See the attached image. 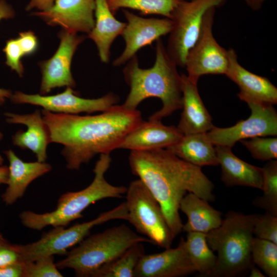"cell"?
Here are the masks:
<instances>
[{"mask_svg":"<svg viewBox=\"0 0 277 277\" xmlns=\"http://www.w3.org/2000/svg\"><path fill=\"white\" fill-rule=\"evenodd\" d=\"M50 143L62 144L70 170H78L97 154H110L143 121L141 112L115 105L96 115H79L42 110Z\"/></svg>","mask_w":277,"mask_h":277,"instance_id":"cell-1","label":"cell"},{"mask_svg":"<svg viewBox=\"0 0 277 277\" xmlns=\"http://www.w3.org/2000/svg\"><path fill=\"white\" fill-rule=\"evenodd\" d=\"M129 164L160 205L174 238L182 231L180 204L187 192L208 202L214 200V185L201 167L166 149L131 151Z\"/></svg>","mask_w":277,"mask_h":277,"instance_id":"cell-2","label":"cell"},{"mask_svg":"<svg viewBox=\"0 0 277 277\" xmlns=\"http://www.w3.org/2000/svg\"><path fill=\"white\" fill-rule=\"evenodd\" d=\"M126 64L123 73L130 90L122 104L125 108L136 110L146 98H160L162 103L161 108L148 118L156 120H161L182 109V76L177 66L168 56L161 38L156 41L155 59L151 67H140L136 54Z\"/></svg>","mask_w":277,"mask_h":277,"instance_id":"cell-3","label":"cell"},{"mask_svg":"<svg viewBox=\"0 0 277 277\" xmlns=\"http://www.w3.org/2000/svg\"><path fill=\"white\" fill-rule=\"evenodd\" d=\"M111 163L110 154H100L93 169L94 178L87 187L61 195L56 208L51 212L44 213L31 211L22 212L19 214L22 224L35 230H41L49 226L66 227L71 222L82 218L83 211L91 204L104 199L123 197L127 187L113 185L105 177Z\"/></svg>","mask_w":277,"mask_h":277,"instance_id":"cell-4","label":"cell"},{"mask_svg":"<svg viewBox=\"0 0 277 277\" xmlns=\"http://www.w3.org/2000/svg\"><path fill=\"white\" fill-rule=\"evenodd\" d=\"M257 214L228 212L220 226L206 234L208 246L217 252L216 262L208 277H235L249 272L253 226Z\"/></svg>","mask_w":277,"mask_h":277,"instance_id":"cell-5","label":"cell"},{"mask_svg":"<svg viewBox=\"0 0 277 277\" xmlns=\"http://www.w3.org/2000/svg\"><path fill=\"white\" fill-rule=\"evenodd\" d=\"M137 243L151 244L148 238L122 224L87 236L55 264L58 269H73L76 276L91 277L97 270Z\"/></svg>","mask_w":277,"mask_h":277,"instance_id":"cell-6","label":"cell"},{"mask_svg":"<svg viewBox=\"0 0 277 277\" xmlns=\"http://www.w3.org/2000/svg\"><path fill=\"white\" fill-rule=\"evenodd\" d=\"M125 194L127 221L151 244L164 249L170 247L174 238L160 205L145 184L139 179L133 180Z\"/></svg>","mask_w":277,"mask_h":277,"instance_id":"cell-7","label":"cell"},{"mask_svg":"<svg viewBox=\"0 0 277 277\" xmlns=\"http://www.w3.org/2000/svg\"><path fill=\"white\" fill-rule=\"evenodd\" d=\"M128 210L125 202L100 213L94 219L68 228L55 227L38 241L27 245H19L22 262L33 261L46 255L66 254L68 250L78 244L95 226L114 220L127 221Z\"/></svg>","mask_w":277,"mask_h":277,"instance_id":"cell-8","label":"cell"},{"mask_svg":"<svg viewBox=\"0 0 277 277\" xmlns=\"http://www.w3.org/2000/svg\"><path fill=\"white\" fill-rule=\"evenodd\" d=\"M227 0H181L170 19L167 53L177 66L185 67L187 54L196 41L204 16L211 7L223 6Z\"/></svg>","mask_w":277,"mask_h":277,"instance_id":"cell-9","label":"cell"},{"mask_svg":"<svg viewBox=\"0 0 277 277\" xmlns=\"http://www.w3.org/2000/svg\"><path fill=\"white\" fill-rule=\"evenodd\" d=\"M215 8L211 7L205 12L197 38L186 56L184 68L187 76L195 83L204 75L225 74L228 68L227 50L213 35Z\"/></svg>","mask_w":277,"mask_h":277,"instance_id":"cell-10","label":"cell"},{"mask_svg":"<svg viewBox=\"0 0 277 277\" xmlns=\"http://www.w3.org/2000/svg\"><path fill=\"white\" fill-rule=\"evenodd\" d=\"M250 115L226 128L213 126L206 135L214 145L233 147L238 141L255 136L277 135V113L272 105L249 101L246 102Z\"/></svg>","mask_w":277,"mask_h":277,"instance_id":"cell-11","label":"cell"},{"mask_svg":"<svg viewBox=\"0 0 277 277\" xmlns=\"http://www.w3.org/2000/svg\"><path fill=\"white\" fill-rule=\"evenodd\" d=\"M72 88L67 87L64 91L52 95L29 94L17 91L12 93L10 99L14 104H31L52 112L69 114L104 112L116 105L120 100L112 92L96 98H83Z\"/></svg>","mask_w":277,"mask_h":277,"instance_id":"cell-12","label":"cell"},{"mask_svg":"<svg viewBox=\"0 0 277 277\" xmlns=\"http://www.w3.org/2000/svg\"><path fill=\"white\" fill-rule=\"evenodd\" d=\"M60 41L57 49L48 60L39 62L42 74L39 94L46 95L56 88H74L76 83L71 71V63L78 46L86 38L61 30L57 34Z\"/></svg>","mask_w":277,"mask_h":277,"instance_id":"cell-13","label":"cell"},{"mask_svg":"<svg viewBox=\"0 0 277 277\" xmlns=\"http://www.w3.org/2000/svg\"><path fill=\"white\" fill-rule=\"evenodd\" d=\"M122 10L127 21L121 35L125 46L123 52L112 62L115 67L124 65L141 48L169 34L172 27V20L168 18H145L128 9Z\"/></svg>","mask_w":277,"mask_h":277,"instance_id":"cell-14","label":"cell"},{"mask_svg":"<svg viewBox=\"0 0 277 277\" xmlns=\"http://www.w3.org/2000/svg\"><path fill=\"white\" fill-rule=\"evenodd\" d=\"M95 8V0H55L49 9L32 11L31 14L50 26L87 34L94 25Z\"/></svg>","mask_w":277,"mask_h":277,"instance_id":"cell-15","label":"cell"},{"mask_svg":"<svg viewBox=\"0 0 277 277\" xmlns=\"http://www.w3.org/2000/svg\"><path fill=\"white\" fill-rule=\"evenodd\" d=\"M156 253L144 254L134 270V277H180L196 272L184 244Z\"/></svg>","mask_w":277,"mask_h":277,"instance_id":"cell-16","label":"cell"},{"mask_svg":"<svg viewBox=\"0 0 277 277\" xmlns=\"http://www.w3.org/2000/svg\"><path fill=\"white\" fill-rule=\"evenodd\" d=\"M227 52L228 66L225 75L239 87V98L246 103L254 101L272 105L276 104L277 88L269 80L242 67L233 49L229 48Z\"/></svg>","mask_w":277,"mask_h":277,"instance_id":"cell-17","label":"cell"},{"mask_svg":"<svg viewBox=\"0 0 277 277\" xmlns=\"http://www.w3.org/2000/svg\"><path fill=\"white\" fill-rule=\"evenodd\" d=\"M183 134L177 127L166 126L161 120L142 121L124 137L118 149L145 151L166 149L179 141Z\"/></svg>","mask_w":277,"mask_h":277,"instance_id":"cell-18","label":"cell"},{"mask_svg":"<svg viewBox=\"0 0 277 277\" xmlns=\"http://www.w3.org/2000/svg\"><path fill=\"white\" fill-rule=\"evenodd\" d=\"M4 115L7 123L23 124L27 127L26 131L18 130L13 135V145L31 150L35 154L37 161L45 162L47 147L50 140L40 110L36 109L32 113L25 114L6 112Z\"/></svg>","mask_w":277,"mask_h":277,"instance_id":"cell-19","label":"cell"},{"mask_svg":"<svg viewBox=\"0 0 277 277\" xmlns=\"http://www.w3.org/2000/svg\"><path fill=\"white\" fill-rule=\"evenodd\" d=\"M181 76L183 110L177 127L184 135L206 133L214 126L199 94L197 83L190 80L185 74Z\"/></svg>","mask_w":277,"mask_h":277,"instance_id":"cell-20","label":"cell"},{"mask_svg":"<svg viewBox=\"0 0 277 277\" xmlns=\"http://www.w3.org/2000/svg\"><path fill=\"white\" fill-rule=\"evenodd\" d=\"M4 153L9 166L8 186L2 197L6 205H11L24 195L32 181L50 171L52 167L45 162H24L11 149Z\"/></svg>","mask_w":277,"mask_h":277,"instance_id":"cell-21","label":"cell"},{"mask_svg":"<svg viewBox=\"0 0 277 277\" xmlns=\"http://www.w3.org/2000/svg\"><path fill=\"white\" fill-rule=\"evenodd\" d=\"M231 148L216 145L215 151L221 167V180L227 187H249L261 190L262 168L250 164L235 155Z\"/></svg>","mask_w":277,"mask_h":277,"instance_id":"cell-22","label":"cell"},{"mask_svg":"<svg viewBox=\"0 0 277 277\" xmlns=\"http://www.w3.org/2000/svg\"><path fill=\"white\" fill-rule=\"evenodd\" d=\"M94 27L87 37L95 43L100 61L108 64L110 60L111 47L115 38L122 35L126 23L121 22L110 11L107 0H95Z\"/></svg>","mask_w":277,"mask_h":277,"instance_id":"cell-23","label":"cell"},{"mask_svg":"<svg viewBox=\"0 0 277 277\" xmlns=\"http://www.w3.org/2000/svg\"><path fill=\"white\" fill-rule=\"evenodd\" d=\"M209 202L197 195L188 192L182 199L180 210L187 217L182 231L207 233L221 224L222 213L216 210Z\"/></svg>","mask_w":277,"mask_h":277,"instance_id":"cell-24","label":"cell"},{"mask_svg":"<svg viewBox=\"0 0 277 277\" xmlns=\"http://www.w3.org/2000/svg\"><path fill=\"white\" fill-rule=\"evenodd\" d=\"M214 146L206 133H200L183 135L179 141L166 149L183 160L201 167L219 165Z\"/></svg>","mask_w":277,"mask_h":277,"instance_id":"cell-25","label":"cell"},{"mask_svg":"<svg viewBox=\"0 0 277 277\" xmlns=\"http://www.w3.org/2000/svg\"><path fill=\"white\" fill-rule=\"evenodd\" d=\"M184 244L196 272L207 276L215 267L217 258L208 246L206 233L187 232Z\"/></svg>","mask_w":277,"mask_h":277,"instance_id":"cell-26","label":"cell"},{"mask_svg":"<svg viewBox=\"0 0 277 277\" xmlns=\"http://www.w3.org/2000/svg\"><path fill=\"white\" fill-rule=\"evenodd\" d=\"M145 250L137 243L118 257L97 270L91 277H134L135 267Z\"/></svg>","mask_w":277,"mask_h":277,"instance_id":"cell-27","label":"cell"},{"mask_svg":"<svg viewBox=\"0 0 277 277\" xmlns=\"http://www.w3.org/2000/svg\"><path fill=\"white\" fill-rule=\"evenodd\" d=\"M181 0H107L115 15L120 9H133L144 15H160L170 18Z\"/></svg>","mask_w":277,"mask_h":277,"instance_id":"cell-28","label":"cell"},{"mask_svg":"<svg viewBox=\"0 0 277 277\" xmlns=\"http://www.w3.org/2000/svg\"><path fill=\"white\" fill-rule=\"evenodd\" d=\"M262 196H258L253 205L277 215V161H269L262 168Z\"/></svg>","mask_w":277,"mask_h":277,"instance_id":"cell-29","label":"cell"},{"mask_svg":"<svg viewBox=\"0 0 277 277\" xmlns=\"http://www.w3.org/2000/svg\"><path fill=\"white\" fill-rule=\"evenodd\" d=\"M251 253L253 263L266 275L277 276V244L254 236Z\"/></svg>","mask_w":277,"mask_h":277,"instance_id":"cell-30","label":"cell"},{"mask_svg":"<svg viewBox=\"0 0 277 277\" xmlns=\"http://www.w3.org/2000/svg\"><path fill=\"white\" fill-rule=\"evenodd\" d=\"M256 160L269 161L276 160L277 138L255 136L240 141Z\"/></svg>","mask_w":277,"mask_h":277,"instance_id":"cell-31","label":"cell"},{"mask_svg":"<svg viewBox=\"0 0 277 277\" xmlns=\"http://www.w3.org/2000/svg\"><path fill=\"white\" fill-rule=\"evenodd\" d=\"M24 263V277H62L54 263L53 255H43Z\"/></svg>","mask_w":277,"mask_h":277,"instance_id":"cell-32","label":"cell"},{"mask_svg":"<svg viewBox=\"0 0 277 277\" xmlns=\"http://www.w3.org/2000/svg\"><path fill=\"white\" fill-rule=\"evenodd\" d=\"M253 233L255 238L277 244V215L268 212L257 214Z\"/></svg>","mask_w":277,"mask_h":277,"instance_id":"cell-33","label":"cell"},{"mask_svg":"<svg viewBox=\"0 0 277 277\" xmlns=\"http://www.w3.org/2000/svg\"><path fill=\"white\" fill-rule=\"evenodd\" d=\"M3 52L5 54L6 65L19 77H23L24 67L21 58L23 56L16 38H10L6 42Z\"/></svg>","mask_w":277,"mask_h":277,"instance_id":"cell-34","label":"cell"},{"mask_svg":"<svg viewBox=\"0 0 277 277\" xmlns=\"http://www.w3.org/2000/svg\"><path fill=\"white\" fill-rule=\"evenodd\" d=\"M22 262L19 245L13 244L0 234V267Z\"/></svg>","mask_w":277,"mask_h":277,"instance_id":"cell-35","label":"cell"},{"mask_svg":"<svg viewBox=\"0 0 277 277\" xmlns=\"http://www.w3.org/2000/svg\"><path fill=\"white\" fill-rule=\"evenodd\" d=\"M23 57L33 54L38 48V39L35 33L31 31H23L16 38Z\"/></svg>","mask_w":277,"mask_h":277,"instance_id":"cell-36","label":"cell"},{"mask_svg":"<svg viewBox=\"0 0 277 277\" xmlns=\"http://www.w3.org/2000/svg\"><path fill=\"white\" fill-rule=\"evenodd\" d=\"M24 262H17L0 267V277H24Z\"/></svg>","mask_w":277,"mask_h":277,"instance_id":"cell-37","label":"cell"},{"mask_svg":"<svg viewBox=\"0 0 277 277\" xmlns=\"http://www.w3.org/2000/svg\"><path fill=\"white\" fill-rule=\"evenodd\" d=\"M55 0H29L25 7L27 11H43L52 6Z\"/></svg>","mask_w":277,"mask_h":277,"instance_id":"cell-38","label":"cell"},{"mask_svg":"<svg viewBox=\"0 0 277 277\" xmlns=\"http://www.w3.org/2000/svg\"><path fill=\"white\" fill-rule=\"evenodd\" d=\"M15 15L13 8L6 0H0V21L13 18Z\"/></svg>","mask_w":277,"mask_h":277,"instance_id":"cell-39","label":"cell"},{"mask_svg":"<svg viewBox=\"0 0 277 277\" xmlns=\"http://www.w3.org/2000/svg\"><path fill=\"white\" fill-rule=\"evenodd\" d=\"M254 11L259 10L266 0H242Z\"/></svg>","mask_w":277,"mask_h":277,"instance_id":"cell-40","label":"cell"},{"mask_svg":"<svg viewBox=\"0 0 277 277\" xmlns=\"http://www.w3.org/2000/svg\"><path fill=\"white\" fill-rule=\"evenodd\" d=\"M9 176V168L6 166H0V185L7 184Z\"/></svg>","mask_w":277,"mask_h":277,"instance_id":"cell-41","label":"cell"},{"mask_svg":"<svg viewBox=\"0 0 277 277\" xmlns=\"http://www.w3.org/2000/svg\"><path fill=\"white\" fill-rule=\"evenodd\" d=\"M12 94L10 90L0 88V106L5 103L7 99L10 98Z\"/></svg>","mask_w":277,"mask_h":277,"instance_id":"cell-42","label":"cell"},{"mask_svg":"<svg viewBox=\"0 0 277 277\" xmlns=\"http://www.w3.org/2000/svg\"><path fill=\"white\" fill-rule=\"evenodd\" d=\"M249 272L250 277H265V275L259 269L255 266V264H253L249 270Z\"/></svg>","mask_w":277,"mask_h":277,"instance_id":"cell-43","label":"cell"},{"mask_svg":"<svg viewBox=\"0 0 277 277\" xmlns=\"http://www.w3.org/2000/svg\"><path fill=\"white\" fill-rule=\"evenodd\" d=\"M3 133L0 131V141L3 139ZM4 162V159L0 154V165H2Z\"/></svg>","mask_w":277,"mask_h":277,"instance_id":"cell-44","label":"cell"}]
</instances>
